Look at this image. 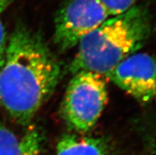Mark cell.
<instances>
[{"instance_id":"6da1fadb","label":"cell","mask_w":156,"mask_h":155,"mask_svg":"<svg viewBox=\"0 0 156 155\" xmlns=\"http://www.w3.org/2000/svg\"><path fill=\"white\" fill-rule=\"evenodd\" d=\"M60 73L58 61L39 36L17 27L0 68V104L16 122L26 125L51 96Z\"/></svg>"},{"instance_id":"52a82bcc","label":"cell","mask_w":156,"mask_h":155,"mask_svg":"<svg viewBox=\"0 0 156 155\" xmlns=\"http://www.w3.org/2000/svg\"><path fill=\"white\" fill-rule=\"evenodd\" d=\"M0 155H21V139L0 124Z\"/></svg>"},{"instance_id":"8fae6325","label":"cell","mask_w":156,"mask_h":155,"mask_svg":"<svg viewBox=\"0 0 156 155\" xmlns=\"http://www.w3.org/2000/svg\"><path fill=\"white\" fill-rule=\"evenodd\" d=\"M11 0H0V8L6 9Z\"/></svg>"},{"instance_id":"9c48e42d","label":"cell","mask_w":156,"mask_h":155,"mask_svg":"<svg viewBox=\"0 0 156 155\" xmlns=\"http://www.w3.org/2000/svg\"><path fill=\"white\" fill-rule=\"evenodd\" d=\"M105 6L110 17L125 13L136 5L140 0H99Z\"/></svg>"},{"instance_id":"3957f363","label":"cell","mask_w":156,"mask_h":155,"mask_svg":"<svg viewBox=\"0 0 156 155\" xmlns=\"http://www.w3.org/2000/svg\"><path fill=\"white\" fill-rule=\"evenodd\" d=\"M108 100L106 83L102 75L92 72L74 75L66 90L62 116L68 128L85 133L94 128Z\"/></svg>"},{"instance_id":"ba28073f","label":"cell","mask_w":156,"mask_h":155,"mask_svg":"<svg viewBox=\"0 0 156 155\" xmlns=\"http://www.w3.org/2000/svg\"><path fill=\"white\" fill-rule=\"evenodd\" d=\"M41 136L36 129L29 130L21 139V155H39Z\"/></svg>"},{"instance_id":"7a4b0ae2","label":"cell","mask_w":156,"mask_h":155,"mask_svg":"<svg viewBox=\"0 0 156 155\" xmlns=\"http://www.w3.org/2000/svg\"><path fill=\"white\" fill-rule=\"evenodd\" d=\"M152 30L148 9L137 4L110 17L81 40L71 64V73L92 72L106 76L127 57L137 52Z\"/></svg>"},{"instance_id":"30bf717a","label":"cell","mask_w":156,"mask_h":155,"mask_svg":"<svg viewBox=\"0 0 156 155\" xmlns=\"http://www.w3.org/2000/svg\"><path fill=\"white\" fill-rule=\"evenodd\" d=\"M5 9L0 8V14ZM6 33H5V30H4L3 24L0 19V68L2 67V63H3L4 57H5V52H6Z\"/></svg>"},{"instance_id":"8992f818","label":"cell","mask_w":156,"mask_h":155,"mask_svg":"<svg viewBox=\"0 0 156 155\" xmlns=\"http://www.w3.org/2000/svg\"><path fill=\"white\" fill-rule=\"evenodd\" d=\"M56 155H108V147L100 138L65 135L58 143Z\"/></svg>"},{"instance_id":"277c9868","label":"cell","mask_w":156,"mask_h":155,"mask_svg":"<svg viewBox=\"0 0 156 155\" xmlns=\"http://www.w3.org/2000/svg\"><path fill=\"white\" fill-rule=\"evenodd\" d=\"M109 18L99 0H67L55 15L54 43L62 51L73 48Z\"/></svg>"},{"instance_id":"5b68a950","label":"cell","mask_w":156,"mask_h":155,"mask_svg":"<svg viewBox=\"0 0 156 155\" xmlns=\"http://www.w3.org/2000/svg\"><path fill=\"white\" fill-rule=\"evenodd\" d=\"M106 77L141 104L156 97V59L147 53L136 52L127 57Z\"/></svg>"}]
</instances>
